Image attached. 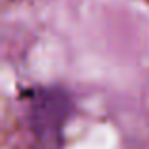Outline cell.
<instances>
[{
    "label": "cell",
    "mask_w": 149,
    "mask_h": 149,
    "mask_svg": "<svg viewBox=\"0 0 149 149\" xmlns=\"http://www.w3.org/2000/svg\"><path fill=\"white\" fill-rule=\"evenodd\" d=\"M74 113V100L62 87H32L26 91L25 115L30 149H62L64 128Z\"/></svg>",
    "instance_id": "1"
}]
</instances>
